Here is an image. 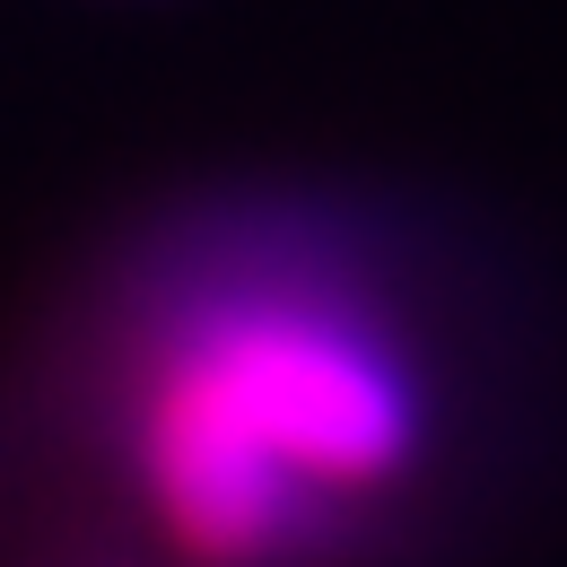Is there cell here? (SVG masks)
Returning a JSON list of instances; mask_svg holds the SVG:
<instances>
[{
  "mask_svg": "<svg viewBox=\"0 0 567 567\" xmlns=\"http://www.w3.org/2000/svg\"><path fill=\"white\" fill-rule=\"evenodd\" d=\"M427 463L411 350L306 280L193 297L132 367L123 472L175 567H306Z\"/></svg>",
  "mask_w": 567,
  "mask_h": 567,
  "instance_id": "obj_1",
  "label": "cell"
}]
</instances>
